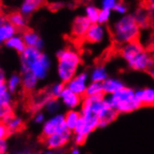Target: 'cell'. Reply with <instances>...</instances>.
<instances>
[{
	"instance_id": "obj_1",
	"label": "cell",
	"mask_w": 154,
	"mask_h": 154,
	"mask_svg": "<svg viewBox=\"0 0 154 154\" xmlns=\"http://www.w3.org/2000/svg\"><path fill=\"white\" fill-rule=\"evenodd\" d=\"M51 67V60L46 53L35 48L26 47L20 54V71L32 72L38 79L43 80L47 78Z\"/></svg>"
},
{
	"instance_id": "obj_2",
	"label": "cell",
	"mask_w": 154,
	"mask_h": 154,
	"mask_svg": "<svg viewBox=\"0 0 154 154\" xmlns=\"http://www.w3.org/2000/svg\"><path fill=\"white\" fill-rule=\"evenodd\" d=\"M122 57L126 61L130 68L135 71L149 70L154 64L152 57L144 49L142 44L137 40L121 46Z\"/></svg>"
},
{
	"instance_id": "obj_3",
	"label": "cell",
	"mask_w": 154,
	"mask_h": 154,
	"mask_svg": "<svg viewBox=\"0 0 154 154\" xmlns=\"http://www.w3.org/2000/svg\"><path fill=\"white\" fill-rule=\"evenodd\" d=\"M140 26L135 21L134 14L127 13L122 16L112 26V38L120 46L137 41L140 35Z\"/></svg>"
},
{
	"instance_id": "obj_4",
	"label": "cell",
	"mask_w": 154,
	"mask_h": 154,
	"mask_svg": "<svg viewBox=\"0 0 154 154\" xmlns=\"http://www.w3.org/2000/svg\"><path fill=\"white\" fill-rule=\"evenodd\" d=\"M57 75L61 82L66 84L77 74L81 64L79 53L72 49H62L56 53Z\"/></svg>"
},
{
	"instance_id": "obj_5",
	"label": "cell",
	"mask_w": 154,
	"mask_h": 154,
	"mask_svg": "<svg viewBox=\"0 0 154 154\" xmlns=\"http://www.w3.org/2000/svg\"><path fill=\"white\" fill-rule=\"evenodd\" d=\"M79 112L81 117L73 131V141L77 146L83 145L89 135L99 128V122H100L98 117L84 105H81Z\"/></svg>"
},
{
	"instance_id": "obj_6",
	"label": "cell",
	"mask_w": 154,
	"mask_h": 154,
	"mask_svg": "<svg viewBox=\"0 0 154 154\" xmlns=\"http://www.w3.org/2000/svg\"><path fill=\"white\" fill-rule=\"evenodd\" d=\"M107 102L119 114L131 113L142 107L141 103L135 97V90L125 87L112 95H106Z\"/></svg>"
},
{
	"instance_id": "obj_7",
	"label": "cell",
	"mask_w": 154,
	"mask_h": 154,
	"mask_svg": "<svg viewBox=\"0 0 154 154\" xmlns=\"http://www.w3.org/2000/svg\"><path fill=\"white\" fill-rule=\"evenodd\" d=\"M72 138H73V132L67 128H65L49 137L44 138L43 143L47 149L59 150L66 146Z\"/></svg>"
},
{
	"instance_id": "obj_8",
	"label": "cell",
	"mask_w": 154,
	"mask_h": 154,
	"mask_svg": "<svg viewBox=\"0 0 154 154\" xmlns=\"http://www.w3.org/2000/svg\"><path fill=\"white\" fill-rule=\"evenodd\" d=\"M65 128H66L65 122V114L58 113L56 115H53L50 119L46 120V122L42 125L41 137L42 139L49 137Z\"/></svg>"
},
{
	"instance_id": "obj_9",
	"label": "cell",
	"mask_w": 154,
	"mask_h": 154,
	"mask_svg": "<svg viewBox=\"0 0 154 154\" xmlns=\"http://www.w3.org/2000/svg\"><path fill=\"white\" fill-rule=\"evenodd\" d=\"M89 79L90 75L87 72H80V73H78L69 82L66 84V87L72 91L73 93H75L76 94L81 97H84L87 87L89 85Z\"/></svg>"
},
{
	"instance_id": "obj_10",
	"label": "cell",
	"mask_w": 154,
	"mask_h": 154,
	"mask_svg": "<svg viewBox=\"0 0 154 154\" xmlns=\"http://www.w3.org/2000/svg\"><path fill=\"white\" fill-rule=\"evenodd\" d=\"M91 25L92 23L85 15H78L72 23L71 34L77 39H83Z\"/></svg>"
},
{
	"instance_id": "obj_11",
	"label": "cell",
	"mask_w": 154,
	"mask_h": 154,
	"mask_svg": "<svg viewBox=\"0 0 154 154\" xmlns=\"http://www.w3.org/2000/svg\"><path fill=\"white\" fill-rule=\"evenodd\" d=\"M106 35V30L105 26L99 23H94L91 25L87 34L84 37V40L88 43L98 44L101 43Z\"/></svg>"
},
{
	"instance_id": "obj_12",
	"label": "cell",
	"mask_w": 154,
	"mask_h": 154,
	"mask_svg": "<svg viewBox=\"0 0 154 154\" xmlns=\"http://www.w3.org/2000/svg\"><path fill=\"white\" fill-rule=\"evenodd\" d=\"M60 101L66 107H67L69 110L76 109L79 106H81V104H82V101H83V97L76 94L75 93H73L72 91H70L69 89L66 87V89L64 90V92H63L60 97Z\"/></svg>"
},
{
	"instance_id": "obj_13",
	"label": "cell",
	"mask_w": 154,
	"mask_h": 154,
	"mask_svg": "<svg viewBox=\"0 0 154 154\" xmlns=\"http://www.w3.org/2000/svg\"><path fill=\"white\" fill-rule=\"evenodd\" d=\"M22 35L26 47L35 48L39 51H42L44 48V41L37 32L33 30H24Z\"/></svg>"
},
{
	"instance_id": "obj_14",
	"label": "cell",
	"mask_w": 154,
	"mask_h": 154,
	"mask_svg": "<svg viewBox=\"0 0 154 154\" xmlns=\"http://www.w3.org/2000/svg\"><path fill=\"white\" fill-rule=\"evenodd\" d=\"M135 97L142 106H154V88L145 87L135 90Z\"/></svg>"
},
{
	"instance_id": "obj_15",
	"label": "cell",
	"mask_w": 154,
	"mask_h": 154,
	"mask_svg": "<svg viewBox=\"0 0 154 154\" xmlns=\"http://www.w3.org/2000/svg\"><path fill=\"white\" fill-rule=\"evenodd\" d=\"M126 86L123 81L117 78H108L103 82L104 94L106 95H112L118 92H120Z\"/></svg>"
},
{
	"instance_id": "obj_16",
	"label": "cell",
	"mask_w": 154,
	"mask_h": 154,
	"mask_svg": "<svg viewBox=\"0 0 154 154\" xmlns=\"http://www.w3.org/2000/svg\"><path fill=\"white\" fill-rule=\"evenodd\" d=\"M16 34H18V30L8 21V19L0 23V46L4 45Z\"/></svg>"
},
{
	"instance_id": "obj_17",
	"label": "cell",
	"mask_w": 154,
	"mask_h": 154,
	"mask_svg": "<svg viewBox=\"0 0 154 154\" xmlns=\"http://www.w3.org/2000/svg\"><path fill=\"white\" fill-rule=\"evenodd\" d=\"M22 76V87L26 92H33L37 89L39 80L32 72H24L21 73Z\"/></svg>"
},
{
	"instance_id": "obj_18",
	"label": "cell",
	"mask_w": 154,
	"mask_h": 154,
	"mask_svg": "<svg viewBox=\"0 0 154 154\" xmlns=\"http://www.w3.org/2000/svg\"><path fill=\"white\" fill-rule=\"evenodd\" d=\"M4 46L8 49L18 52L19 54L23 53L26 49V45L23 41V35L20 34H16L15 35H13L11 38H10L4 44Z\"/></svg>"
},
{
	"instance_id": "obj_19",
	"label": "cell",
	"mask_w": 154,
	"mask_h": 154,
	"mask_svg": "<svg viewBox=\"0 0 154 154\" xmlns=\"http://www.w3.org/2000/svg\"><path fill=\"white\" fill-rule=\"evenodd\" d=\"M42 1L40 0H24L20 6V12L25 17L32 15L35 11H37L42 6Z\"/></svg>"
},
{
	"instance_id": "obj_20",
	"label": "cell",
	"mask_w": 154,
	"mask_h": 154,
	"mask_svg": "<svg viewBox=\"0 0 154 154\" xmlns=\"http://www.w3.org/2000/svg\"><path fill=\"white\" fill-rule=\"evenodd\" d=\"M8 21L10 22L17 30H24L27 26V18L20 11L11 12L8 16Z\"/></svg>"
},
{
	"instance_id": "obj_21",
	"label": "cell",
	"mask_w": 154,
	"mask_h": 154,
	"mask_svg": "<svg viewBox=\"0 0 154 154\" xmlns=\"http://www.w3.org/2000/svg\"><path fill=\"white\" fill-rule=\"evenodd\" d=\"M6 86L12 95L19 92L20 88L22 87V76L19 73H12L8 76L6 81Z\"/></svg>"
},
{
	"instance_id": "obj_22",
	"label": "cell",
	"mask_w": 154,
	"mask_h": 154,
	"mask_svg": "<svg viewBox=\"0 0 154 154\" xmlns=\"http://www.w3.org/2000/svg\"><path fill=\"white\" fill-rule=\"evenodd\" d=\"M80 117H81L80 112L77 109L67 110L66 113L65 114V122L66 128L73 132L79 122Z\"/></svg>"
},
{
	"instance_id": "obj_23",
	"label": "cell",
	"mask_w": 154,
	"mask_h": 154,
	"mask_svg": "<svg viewBox=\"0 0 154 154\" xmlns=\"http://www.w3.org/2000/svg\"><path fill=\"white\" fill-rule=\"evenodd\" d=\"M4 123L7 125V127H8V131H10L11 134L19 133L20 131H22L23 128V124H24L23 118L18 115H15V114L13 116H11L10 119Z\"/></svg>"
},
{
	"instance_id": "obj_24",
	"label": "cell",
	"mask_w": 154,
	"mask_h": 154,
	"mask_svg": "<svg viewBox=\"0 0 154 154\" xmlns=\"http://www.w3.org/2000/svg\"><path fill=\"white\" fill-rule=\"evenodd\" d=\"M108 79L107 70L104 66H96L90 74L91 82H99L103 83L106 79Z\"/></svg>"
},
{
	"instance_id": "obj_25",
	"label": "cell",
	"mask_w": 154,
	"mask_h": 154,
	"mask_svg": "<svg viewBox=\"0 0 154 154\" xmlns=\"http://www.w3.org/2000/svg\"><path fill=\"white\" fill-rule=\"evenodd\" d=\"M134 17L137 24L140 26V28H145L149 23V11L147 8H139L138 10L134 13Z\"/></svg>"
},
{
	"instance_id": "obj_26",
	"label": "cell",
	"mask_w": 154,
	"mask_h": 154,
	"mask_svg": "<svg viewBox=\"0 0 154 154\" xmlns=\"http://www.w3.org/2000/svg\"><path fill=\"white\" fill-rule=\"evenodd\" d=\"M13 97L6 84L0 86V106H12Z\"/></svg>"
},
{
	"instance_id": "obj_27",
	"label": "cell",
	"mask_w": 154,
	"mask_h": 154,
	"mask_svg": "<svg viewBox=\"0 0 154 154\" xmlns=\"http://www.w3.org/2000/svg\"><path fill=\"white\" fill-rule=\"evenodd\" d=\"M85 16L88 18V20L91 22V23H98V17L100 13V8H98L96 6L93 4H89L85 7Z\"/></svg>"
},
{
	"instance_id": "obj_28",
	"label": "cell",
	"mask_w": 154,
	"mask_h": 154,
	"mask_svg": "<svg viewBox=\"0 0 154 154\" xmlns=\"http://www.w3.org/2000/svg\"><path fill=\"white\" fill-rule=\"evenodd\" d=\"M104 94V89H103V83L99 82H90L84 97H92V96H96L99 94Z\"/></svg>"
},
{
	"instance_id": "obj_29",
	"label": "cell",
	"mask_w": 154,
	"mask_h": 154,
	"mask_svg": "<svg viewBox=\"0 0 154 154\" xmlns=\"http://www.w3.org/2000/svg\"><path fill=\"white\" fill-rule=\"evenodd\" d=\"M65 89H66V84L59 81V82H55L52 85H51L47 89V92L51 96V98L60 99V97H61V95H62Z\"/></svg>"
},
{
	"instance_id": "obj_30",
	"label": "cell",
	"mask_w": 154,
	"mask_h": 154,
	"mask_svg": "<svg viewBox=\"0 0 154 154\" xmlns=\"http://www.w3.org/2000/svg\"><path fill=\"white\" fill-rule=\"evenodd\" d=\"M61 105H62V103L60 101V99L51 98L44 108H45V110H46L47 113L53 116V115H56L59 113V110L61 108Z\"/></svg>"
},
{
	"instance_id": "obj_31",
	"label": "cell",
	"mask_w": 154,
	"mask_h": 154,
	"mask_svg": "<svg viewBox=\"0 0 154 154\" xmlns=\"http://www.w3.org/2000/svg\"><path fill=\"white\" fill-rule=\"evenodd\" d=\"M110 15H111V11H105V10H101L100 8V13H99V17H98V23L99 24L104 25L105 23H106L110 19Z\"/></svg>"
},
{
	"instance_id": "obj_32",
	"label": "cell",
	"mask_w": 154,
	"mask_h": 154,
	"mask_svg": "<svg viewBox=\"0 0 154 154\" xmlns=\"http://www.w3.org/2000/svg\"><path fill=\"white\" fill-rule=\"evenodd\" d=\"M117 0H103L101 2V10L112 11L115 10V7L118 4Z\"/></svg>"
},
{
	"instance_id": "obj_33",
	"label": "cell",
	"mask_w": 154,
	"mask_h": 154,
	"mask_svg": "<svg viewBox=\"0 0 154 154\" xmlns=\"http://www.w3.org/2000/svg\"><path fill=\"white\" fill-rule=\"evenodd\" d=\"M10 135L11 134L10 131H8L7 125L4 122H0V140H7V138L10 137Z\"/></svg>"
},
{
	"instance_id": "obj_34",
	"label": "cell",
	"mask_w": 154,
	"mask_h": 154,
	"mask_svg": "<svg viewBox=\"0 0 154 154\" xmlns=\"http://www.w3.org/2000/svg\"><path fill=\"white\" fill-rule=\"evenodd\" d=\"M34 122L35 124H44V122H46V116H45V114L42 112V111H38L35 112V115H34Z\"/></svg>"
},
{
	"instance_id": "obj_35",
	"label": "cell",
	"mask_w": 154,
	"mask_h": 154,
	"mask_svg": "<svg viewBox=\"0 0 154 154\" xmlns=\"http://www.w3.org/2000/svg\"><path fill=\"white\" fill-rule=\"evenodd\" d=\"M114 11H116L117 13H119V14H121V15L124 16V15L127 14L128 8H127V6H126L124 3H122V2H120V1H119V2H118V4L116 5V7H115Z\"/></svg>"
},
{
	"instance_id": "obj_36",
	"label": "cell",
	"mask_w": 154,
	"mask_h": 154,
	"mask_svg": "<svg viewBox=\"0 0 154 154\" xmlns=\"http://www.w3.org/2000/svg\"><path fill=\"white\" fill-rule=\"evenodd\" d=\"M8 151V140H0V154H7Z\"/></svg>"
},
{
	"instance_id": "obj_37",
	"label": "cell",
	"mask_w": 154,
	"mask_h": 154,
	"mask_svg": "<svg viewBox=\"0 0 154 154\" xmlns=\"http://www.w3.org/2000/svg\"><path fill=\"white\" fill-rule=\"evenodd\" d=\"M7 76H6V73L3 69L0 68V86L1 85H4L6 84V81H7Z\"/></svg>"
},
{
	"instance_id": "obj_38",
	"label": "cell",
	"mask_w": 154,
	"mask_h": 154,
	"mask_svg": "<svg viewBox=\"0 0 154 154\" xmlns=\"http://www.w3.org/2000/svg\"><path fill=\"white\" fill-rule=\"evenodd\" d=\"M37 154H59V151L58 150H51V149H45V150H42Z\"/></svg>"
},
{
	"instance_id": "obj_39",
	"label": "cell",
	"mask_w": 154,
	"mask_h": 154,
	"mask_svg": "<svg viewBox=\"0 0 154 154\" xmlns=\"http://www.w3.org/2000/svg\"><path fill=\"white\" fill-rule=\"evenodd\" d=\"M12 154H32V152L29 149H22V150H17Z\"/></svg>"
},
{
	"instance_id": "obj_40",
	"label": "cell",
	"mask_w": 154,
	"mask_h": 154,
	"mask_svg": "<svg viewBox=\"0 0 154 154\" xmlns=\"http://www.w3.org/2000/svg\"><path fill=\"white\" fill-rule=\"evenodd\" d=\"M70 154H81V151L79 150V148H73V149H71Z\"/></svg>"
},
{
	"instance_id": "obj_41",
	"label": "cell",
	"mask_w": 154,
	"mask_h": 154,
	"mask_svg": "<svg viewBox=\"0 0 154 154\" xmlns=\"http://www.w3.org/2000/svg\"><path fill=\"white\" fill-rule=\"evenodd\" d=\"M149 8V11H154V0H152V1H150L148 5Z\"/></svg>"
},
{
	"instance_id": "obj_42",
	"label": "cell",
	"mask_w": 154,
	"mask_h": 154,
	"mask_svg": "<svg viewBox=\"0 0 154 154\" xmlns=\"http://www.w3.org/2000/svg\"><path fill=\"white\" fill-rule=\"evenodd\" d=\"M2 12H3V5L0 2V16H2Z\"/></svg>"
}]
</instances>
